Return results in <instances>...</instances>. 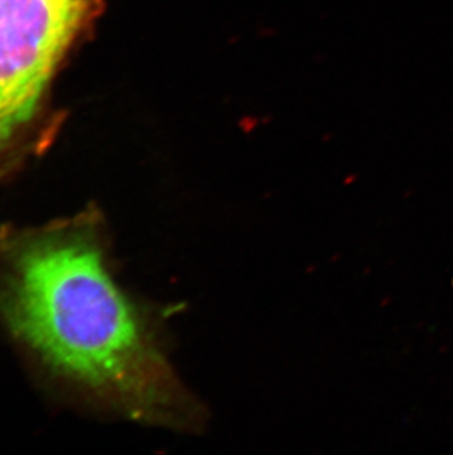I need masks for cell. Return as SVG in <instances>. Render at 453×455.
<instances>
[{
	"mask_svg": "<svg viewBox=\"0 0 453 455\" xmlns=\"http://www.w3.org/2000/svg\"><path fill=\"white\" fill-rule=\"evenodd\" d=\"M0 323L80 404L168 429L205 420L145 311L118 283L98 211L0 228Z\"/></svg>",
	"mask_w": 453,
	"mask_h": 455,
	"instance_id": "1",
	"label": "cell"
},
{
	"mask_svg": "<svg viewBox=\"0 0 453 455\" xmlns=\"http://www.w3.org/2000/svg\"><path fill=\"white\" fill-rule=\"evenodd\" d=\"M89 0H0V180L30 154L47 92Z\"/></svg>",
	"mask_w": 453,
	"mask_h": 455,
	"instance_id": "2",
	"label": "cell"
}]
</instances>
